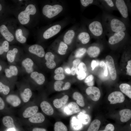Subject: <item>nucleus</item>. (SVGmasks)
Wrapping results in <instances>:
<instances>
[{"instance_id": "f257e3e1", "label": "nucleus", "mask_w": 131, "mask_h": 131, "mask_svg": "<svg viewBox=\"0 0 131 131\" xmlns=\"http://www.w3.org/2000/svg\"><path fill=\"white\" fill-rule=\"evenodd\" d=\"M101 22L105 35L115 33L127 32L129 24L122 18L115 17L105 12L102 14Z\"/></svg>"}, {"instance_id": "f03ea898", "label": "nucleus", "mask_w": 131, "mask_h": 131, "mask_svg": "<svg viewBox=\"0 0 131 131\" xmlns=\"http://www.w3.org/2000/svg\"><path fill=\"white\" fill-rule=\"evenodd\" d=\"M87 25L88 31L91 37L98 40L104 38L105 33L101 21L93 19L90 20Z\"/></svg>"}, {"instance_id": "7ed1b4c3", "label": "nucleus", "mask_w": 131, "mask_h": 131, "mask_svg": "<svg viewBox=\"0 0 131 131\" xmlns=\"http://www.w3.org/2000/svg\"><path fill=\"white\" fill-rule=\"evenodd\" d=\"M116 7L121 14L122 18L128 23L129 12L131 8V3L129 0H115ZM129 24V23H128Z\"/></svg>"}, {"instance_id": "20e7f679", "label": "nucleus", "mask_w": 131, "mask_h": 131, "mask_svg": "<svg viewBox=\"0 0 131 131\" xmlns=\"http://www.w3.org/2000/svg\"><path fill=\"white\" fill-rule=\"evenodd\" d=\"M36 12V9L34 5L30 4L28 5L25 9L18 14V18L20 23L22 25L27 24L29 22L30 15H33Z\"/></svg>"}, {"instance_id": "39448f33", "label": "nucleus", "mask_w": 131, "mask_h": 131, "mask_svg": "<svg viewBox=\"0 0 131 131\" xmlns=\"http://www.w3.org/2000/svg\"><path fill=\"white\" fill-rule=\"evenodd\" d=\"M63 9L62 6L59 4H46L42 8V13L46 17L50 19L58 15Z\"/></svg>"}, {"instance_id": "423d86ee", "label": "nucleus", "mask_w": 131, "mask_h": 131, "mask_svg": "<svg viewBox=\"0 0 131 131\" xmlns=\"http://www.w3.org/2000/svg\"><path fill=\"white\" fill-rule=\"evenodd\" d=\"M108 37V42L111 46H114L127 40L129 38L127 32L115 33L106 35Z\"/></svg>"}, {"instance_id": "0eeeda50", "label": "nucleus", "mask_w": 131, "mask_h": 131, "mask_svg": "<svg viewBox=\"0 0 131 131\" xmlns=\"http://www.w3.org/2000/svg\"><path fill=\"white\" fill-rule=\"evenodd\" d=\"M18 94L22 102L24 103H28L33 95V93L29 84H22L18 88Z\"/></svg>"}, {"instance_id": "6e6552de", "label": "nucleus", "mask_w": 131, "mask_h": 131, "mask_svg": "<svg viewBox=\"0 0 131 131\" xmlns=\"http://www.w3.org/2000/svg\"><path fill=\"white\" fill-rule=\"evenodd\" d=\"M10 81L7 79L4 75H0V94L4 98L9 94L11 92L12 88Z\"/></svg>"}, {"instance_id": "1a4fd4ad", "label": "nucleus", "mask_w": 131, "mask_h": 131, "mask_svg": "<svg viewBox=\"0 0 131 131\" xmlns=\"http://www.w3.org/2000/svg\"><path fill=\"white\" fill-rule=\"evenodd\" d=\"M91 37L88 30L82 27L78 30L76 38L77 41L82 44L85 45L90 41Z\"/></svg>"}, {"instance_id": "9d476101", "label": "nucleus", "mask_w": 131, "mask_h": 131, "mask_svg": "<svg viewBox=\"0 0 131 131\" xmlns=\"http://www.w3.org/2000/svg\"><path fill=\"white\" fill-rule=\"evenodd\" d=\"M3 98L7 105L13 107L20 106L23 103L18 94L10 92Z\"/></svg>"}, {"instance_id": "9b49d317", "label": "nucleus", "mask_w": 131, "mask_h": 131, "mask_svg": "<svg viewBox=\"0 0 131 131\" xmlns=\"http://www.w3.org/2000/svg\"><path fill=\"white\" fill-rule=\"evenodd\" d=\"M20 59L21 67L26 74L29 75L34 71V63L30 57H26Z\"/></svg>"}, {"instance_id": "f8f14e48", "label": "nucleus", "mask_w": 131, "mask_h": 131, "mask_svg": "<svg viewBox=\"0 0 131 131\" xmlns=\"http://www.w3.org/2000/svg\"><path fill=\"white\" fill-rule=\"evenodd\" d=\"M38 106L28 105L22 110L21 117L24 120L27 119L38 112Z\"/></svg>"}, {"instance_id": "ddd939ff", "label": "nucleus", "mask_w": 131, "mask_h": 131, "mask_svg": "<svg viewBox=\"0 0 131 131\" xmlns=\"http://www.w3.org/2000/svg\"><path fill=\"white\" fill-rule=\"evenodd\" d=\"M4 72L5 77L10 81V79L16 77L18 74L19 70L16 66L14 64H10L5 68Z\"/></svg>"}, {"instance_id": "4468645a", "label": "nucleus", "mask_w": 131, "mask_h": 131, "mask_svg": "<svg viewBox=\"0 0 131 131\" xmlns=\"http://www.w3.org/2000/svg\"><path fill=\"white\" fill-rule=\"evenodd\" d=\"M61 26L58 24H56L50 27L43 33V36L45 39H49L58 34L61 29Z\"/></svg>"}, {"instance_id": "2eb2a0df", "label": "nucleus", "mask_w": 131, "mask_h": 131, "mask_svg": "<svg viewBox=\"0 0 131 131\" xmlns=\"http://www.w3.org/2000/svg\"><path fill=\"white\" fill-rule=\"evenodd\" d=\"M108 99L110 104H115L123 102L124 100L125 97L121 92L119 91H115L109 95Z\"/></svg>"}, {"instance_id": "dca6fc26", "label": "nucleus", "mask_w": 131, "mask_h": 131, "mask_svg": "<svg viewBox=\"0 0 131 131\" xmlns=\"http://www.w3.org/2000/svg\"><path fill=\"white\" fill-rule=\"evenodd\" d=\"M106 65L107 66L111 78L115 80L116 78V72L113 57L110 55H108L106 57Z\"/></svg>"}, {"instance_id": "f3484780", "label": "nucleus", "mask_w": 131, "mask_h": 131, "mask_svg": "<svg viewBox=\"0 0 131 131\" xmlns=\"http://www.w3.org/2000/svg\"><path fill=\"white\" fill-rule=\"evenodd\" d=\"M28 50L30 53L40 57H43L45 54L43 47L38 44H34L30 46Z\"/></svg>"}, {"instance_id": "a211bd4d", "label": "nucleus", "mask_w": 131, "mask_h": 131, "mask_svg": "<svg viewBox=\"0 0 131 131\" xmlns=\"http://www.w3.org/2000/svg\"><path fill=\"white\" fill-rule=\"evenodd\" d=\"M86 93L93 101H97L99 99L101 94L99 89L96 87H90L86 90Z\"/></svg>"}, {"instance_id": "6ab92c4d", "label": "nucleus", "mask_w": 131, "mask_h": 131, "mask_svg": "<svg viewBox=\"0 0 131 131\" xmlns=\"http://www.w3.org/2000/svg\"><path fill=\"white\" fill-rule=\"evenodd\" d=\"M101 5V8H103L108 12L117 10L116 8L115 0H99Z\"/></svg>"}, {"instance_id": "aec40b11", "label": "nucleus", "mask_w": 131, "mask_h": 131, "mask_svg": "<svg viewBox=\"0 0 131 131\" xmlns=\"http://www.w3.org/2000/svg\"><path fill=\"white\" fill-rule=\"evenodd\" d=\"M19 50L16 48H14L9 50L7 52L6 58L10 64L15 65V63L19 60L17 59V55Z\"/></svg>"}, {"instance_id": "412c9836", "label": "nucleus", "mask_w": 131, "mask_h": 131, "mask_svg": "<svg viewBox=\"0 0 131 131\" xmlns=\"http://www.w3.org/2000/svg\"><path fill=\"white\" fill-rule=\"evenodd\" d=\"M78 30L71 29L68 30L64 35L63 41L67 45L71 44L76 38Z\"/></svg>"}, {"instance_id": "4be33fe9", "label": "nucleus", "mask_w": 131, "mask_h": 131, "mask_svg": "<svg viewBox=\"0 0 131 131\" xmlns=\"http://www.w3.org/2000/svg\"><path fill=\"white\" fill-rule=\"evenodd\" d=\"M81 110L77 104L74 102H70L64 108V111L67 115H70L79 112Z\"/></svg>"}, {"instance_id": "5701e85b", "label": "nucleus", "mask_w": 131, "mask_h": 131, "mask_svg": "<svg viewBox=\"0 0 131 131\" xmlns=\"http://www.w3.org/2000/svg\"><path fill=\"white\" fill-rule=\"evenodd\" d=\"M0 33L5 40L8 42H11L14 39V35L4 24H2L0 25Z\"/></svg>"}, {"instance_id": "b1692460", "label": "nucleus", "mask_w": 131, "mask_h": 131, "mask_svg": "<svg viewBox=\"0 0 131 131\" xmlns=\"http://www.w3.org/2000/svg\"><path fill=\"white\" fill-rule=\"evenodd\" d=\"M29 78L39 85H41L44 82L45 78L42 73L34 71L29 74Z\"/></svg>"}, {"instance_id": "393cba45", "label": "nucleus", "mask_w": 131, "mask_h": 131, "mask_svg": "<svg viewBox=\"0 0 131 131\" xmlns=\"http://www.w3.org/2000/svg\"><path fill=\"white\" fill-rule=\"evenodd\" d=\"M15 119L12 115H6L2 119L3 125L8 128H15Z\"/></svg>"}, {"instance_id": "a878e982", "label": "nucleus", "mask_w": 131, "mask_h": 131, "mask_svg": "<svg viewBox=\"0 0 131 131\" xmlns=\"http://www.w3.org/2000/svg\"><path fill=\"white\" fill-rule=\"evenodd\" d=\"M44 57L46 61L45 64L46 67L49 69L54 68L56 66L54 60L55 56L51 52H48L45 54Z\"/></svg>"}, {"instance_id": "bb28decb", "label": "nucleus", "mask_w": 131, "mask_h": 131, "mask_svg": "<svg viewBox=\"0 0 131 131\" xmlns=\"http://www.w3.org/2000/svg\"><path fill=\"white\" fill-rule=\"evenodd\" d=\"M40 107L42 111L46 115H52L54 110L50 104L47 101L44 100L40 104Z\"/></svg>"}, {"instance_id": "cd10ccee", "label": "nucleus", "mask_w": 131, "mask_h": 131, "mask_svg": "<svg viewBox=\"0 0 131 131\" xmlns=\"http://www.w3.org/2000/svg\"><path fill=\"white\" fill-rule=\"evenodd\" d=\"M45 118L44 115L40 112H37L27 120L29 123H39L43 122Z\"/></svg>"}, {"instance_id": "c85d7f7f", "label": "nucleus", "mask_w": 131, "mask_h": 131, "mask_svg": "<svg viewBox=\"0 0 131 131\" xmlns=\"http://www.w3.org/2000/svg\"><path fill=\"white\" fill-rule=\"evenodd\" d=\"M12 111L9 108L4 99L0 96V114L5 115H11Z\"/></svg>"}, {"instance_id": "c756f323", "label": "nucleus", "mask_w": 131, "mask_h": 131, "mask_svg": "<svg viewBox=\"0 0 131 131\" xmlns=\"http://www.w3.org/2000/svg\"><path fill=\"white\" fill-rule=\"evenodd\" d=\"M100 47L97 45H92L89 47L87 49V54L91 57H96L99 54L101 51Z\"/></svg>"}, {"instance_id": "7c9ffc66", "label": "nucleus", "mask_w": 131, "mask_h": 131, "mask_svg": "<svg viewBox=\"0 0 131 131\" xmlns=\"http://www.w3.org/2000/svg\"><path fill=\"white\" fill-rule=\"evenodd\" d=\"M9 43L6 40L0 42V56L3 58H6V54L9 50Z\"/></svg>"}, {"instance_id": "2f4dec72", "label": "nucleus", "mask_w": 131, "mask_h": 131, "mask_svg": "<svg viewBox=\"0 0 131 131\" xmlns=\"http://www.w3.org/2000/svg\"><path fill=\"white\" fill-rule=\"evenodd\" d=\"M68 99V96L67 95H65L60 98L55 99L53 102V105L57 108H60L66 104Z\"/></svg>"}, {"instance_id": "473e14b6", "label": "nucleus", "mask_w": 131, "mask_h": 131, "mask_svg": "<svg viewBox=\"0 0 131 131\" xmlns=\"http://www.w3.org/2000/svg\"><path fill=\"white\" fill-rule=\"evenodd\" d=\"M121 116L120 120L123 122H125L130 120L131 117V111L126 109L120 110L119 112Z\"/></svg>"}, {"instance_id": "72a5a7b5", "label": "nucleus", "mask_w": 131, "mask_h": 131, "mask_svg": "<svg viewBox=\"0 0 131 131\" xmlns=\"http://www.w3.org/2000/svg\"><path fill=\"white\" fill-rule=\"evenodd\" d=\"M73 99L76 100V103L80 106H84L85 105L84 98L82 95L80 93L75 92H74L73 95Z\"/></svg>"}, {"instance_id": "f704fd0d", "label": "nucleus", "mask_w": 131, "mask_h": 131, "mask_svg": "<svg viewBox=\"0 0 131 131\" xmlns=\"http://www.w3.org/2000/svg\"><path fill=\"white\" fill-rule=\"evenodd\" d=\"M119 88L122 92L131 98V87L130 85L126 83H122L120 85Z\"/></svg>"}, {"instance_id": "c9c22d12", "label": "nucleus", "mask_w": 131, "mask_h": 131, "mask_svg": "<svg viewBox=\"0 0 131 131\" xmlns=\"http://www.w3.org/2000/svg\"><path fill=\"white\" fill-rule=\"evenodd\" d=\"M15 36L16 39L20 43L23 44L26 42V39L23 35L22 30L21 29L18 28L16 30Z\"/></svg>"}, {"instance_id": "e433bc0d", "label": "nucleus", "mask_w": 131, "mask_h": 131, "mask_svg": "<svg viewBox=\"0 0 131 131\" xmlns=\"http://www.w3.org/2000/svg\"><path fill=\"white\" fill-rule=\"evenodd\" d=\"M68 48V46L63 41H60L59 42L57 47V52L60 55H64L66 54Z\"/></svg>"}, {"instance_id": "4c0bfd02", "label": "nucleus", "mask_w": 131, "mask_h": 131, "mask_svg": "<svg viewBox=\"0 0 131 131\" xmlns=\"http://www.w3.org/2000/svg\"><path fill=\"white\" fill-rule=\"evenodd\" d=\"M80 1L81 5L83 7H87L91 5H96L101 7L99 0H81Z\"/></svg>"}, {"instance_id": "58836bf2", "label": "nucleus", "mask_w": 131, "mask_h": 131, "mask_svg": "<svg viewBox=\"0 0 131 131\" xmlns=\"http://www.w3.org/2000/svg\"><path fill=\"white\" fill-rule=\"evenodd\" d=\"M78 119L80 122L86 125L90 121V118L87 114L81 113L78 115Z\"/></svg>"}, {"instance_id": "ea45409f", "label": "nucleus", "mask_w": 131, "mask_h": 131, "mask_svg": "<svg viewBox=\"0 0 131 131\" xmlns=\"http://www.w3.org/2000/svg\"><path fill=\"white\" fill-rule=\"evenodd\" d=\"M100 124L101 122L99 120H94L91 123L87 131H97Z\"/></svg>"}, {"instance_id": "a19ab883", "label": "nucleus", "mask_w": 131, "mask_h": 131, "mask_svg": "<svg viewBox=\"0 0 131 131\" xmlns=\"http://www.w3.org/2000/svg\"><path fill=\"white\" fill-rule=\"evenodd\" d=\"M82 123L78 119L74 117L71 121V125L73 128L75 130L80 129L82 127Z\"/></svg>"}, {"instance_id": "79ce46f5", "label": "nucleus", "mask_w": 131, "mask_h": 131, "mask_svg": "<svg viewBox=\"0 0 131 131\" xmlns=\"http://www.w3.org/2000/svg\"><path fill=\"white\" fill-rule=\"evenodd\" d=\"M54 131H67L66 126L62 122L58 121L55 123L54 125Z\"/></svg>"}, {"instance_id": "37998d69", "label": "nucleus", "mask_w": 131, "mask_h": 131, "mask_svg": "<svg viewBox=\"0 0 131 131\" xmlns=\"http://www.w3.org/2000/svg\"><path fill=\"white\" fill-rule=\"evenodd\" d=\"M87 49L85 48H80L77 49L75 51L74 56L76 58H80L86 53Z\"/></svg>"}, {"instance_id": "c03bdc74", "label": "nucleus", "mask_w": 131, "mask_h": 131, "mask_svg": "<svg viewBox=\"0 0 131 131\" xmlns=\"http://www.w3.org/2000/svg\"><path fill=\"white\" fill-rule=\"evenodd\" d=\"M80 62V60L78 59L74 60L73 61V65L71 71V74L73 75L75 74L77 67Z\"/></svg>"}, {"instance_id": "a18cd8bd", "label": "nucleus", "mask_w": 131, "mask_h": 131, "mask_svg": "<svg viewBox=\"0 0 131 131\" xmlns=\"http://www.w3.org/2000/svg\"><path fill=\"white\" fill-rule=\"evenodd\" d=\"M87 68L85 64L83 62L80 63L79 65L76 72L77 75L85 72Z\"/></svg>"}, {"instance_id": "49530a36", "label": "nucleus", "mask_w": 131, "mask_h": 131, "mask_svg": "<svg viewBox=\"0 0 131 131\" xmlns=\"http://www.w3.org/2000/svg\"><path fill=\"white\" fill-rule=\"evenodd\" d=\"M64 83V82L61 80L56 81L54 85V88L55 90L57 91L62 90V86Z\"/></svg>"}, {"instance_id": "de8ad7c7", "label": "nucleus", "mask_w": 131, "mask_h": 131, "mask_svg": "<svg viewBox=\"0 0 131 131\" xmlns=\"http://www.w3.org/2000/svg\"><path fill=\"white\" fill-rule=\"evenodd\" d=\"M100 66L103 68L104 70V74L105 76H107L108 75V71L107 66L104 61H101L99 63Z\"/></svg>"}, {"instance_id": "09e8293b", "label": "nucleus", "mask_w": 131, "mask_h": 131, "mask_svg": "<svg viewBox=\"0 0 131 131\" xmlns=\"http://www.w3.org/2000/svg\"><path fill=\"white\" fill-rule=\"evenodd\" d=\"M7 66L5 62L0 59V75L2 74L5 68Z\"/></svg>"}, {"instance_id": "8fccbe9b", "label": "nucleus", "mask_w": 131, "mask_h": 131, "mask_svg": "<svg viewBox=\"0 0 131 131\" xmlns=\"http://www.w3.org/2000/svg\"><path fill=\"white\" fill-rule=\"evenodd\" d=\"M114 126L111 124L109 123L106 125L104 130L99 131H114Z\"/></svg>"}, {"instance_id": "3c124183", "label": "nucleus", "mask_w": 131, "mask_h": 131, "mask_svg": "<svg viewBox=\"0 0 131 131\" xmlns=\"http://www.w3.org/2000/svg\"><path fill=\"white\" fill-rule=\"evenodd\" d=\"M65 76L64 74H56L54 76V79L57 81L61 80L64 79Z\"/></svg>"}, {"instance_id": "603ef678", "label": "nucleus", "mask_w": 131, "mask_h": 131, "mask_svg": "<svg viewBox=\"0 0 131 131\" xmlns=\"http://www.w3.org/2000/svg\"><path fill=\"white\" fill-rule=\"evenodd\" d=\"M127 69V74L130 75H131V60L127 62V65L126 66Z\"/></svg>"}, {"instance_id": "864d4df0", "label": "nucleus", "mask_w": 131, "mask_h": 131, "mask_svg": "<svg viewBox=\"0 0 131 131\" xmlns=\"http://www.w3.org/2000/svg\"><path fill=\"white\" fill-rule=\"evenodd\" d=\"M99 62L98 61L93 60L92 61L91 64V66L92 70H93L95 68L99 65Z\"/></svg>"}, {"instance_id": "5fc2aeb1", "label": "nucleus", "mask_w": 131, "mask_h": 131, "mask_svg": "<svg viewBox=\"0 0 131 131\" xmlns=\"http://www.w3.org/2000/svg\"><path fill=\"white\" fill-rule=\"evenodd\" d=\"M56 74H63L64 73L63 69L61 67H59L57 68L54 71Z\"/></svg>"}, {"instance_id": "6e6d98bb", "label": "nucleus", "mask_w": 131, "mask_h": 131, "mask_svg": "<svg viewBox=\"0 0 131 131\" xmlns=\"http://www.w3.org/2000/svg\"><path fill=\"white\" fill-rule=\"evenodd\" d=\"M71 84L70 83L68 82H66L62 88V90H64L69 89L70 88Z\"/></svg>"}, {"instance_id": "4d7b16f0", "label": "nucleus", "mask_w": 131, "mask_h": 131, "mask_svg": "<svg viewBox=\"0 0 131 131\" xmlns=\"http://www.w3.org/2000/svg\"><path fill=\"white\" fill-rule=\"evenodd\" d=\"M86 76V74L84 72L77 75V77L79 80H82L85 78Z\"/></svg>"}, {"instance_id": "13d9d810", "label": "nucleus", "mask_w": 131, "mask_h": 131, "mask_svg": "<svg viewBox=\"0 0 131 131\" xmlns=\"http://www.w3.org/2000/svg\"><path fill=\"white\" fill-rule=\"evenodd\" d=\"M94 77L92 74H90L88 76L85 80V82L86 83L89 82L93 80Z\"/></svg>"}, {"instance_id": "bf43d9fd", "label": "nucleus", "mask_w": 131, "mask_h": 131, "mask_svg": "<svg viewBox=\"0 0 131 131\" xmlns=\"http://www.w3.org/2000/svg\"><path fill=\"white\" fill-rule=\"evenodd\" d=\"M32 131H46V130L44 128L36 127L33 128Z\"/></svg>"}, {"instance_id": "052dcab7", "label": "nucleus", "mask_w": 131, "mask_h": 131, "mask_svg": "<svg viewBox=\"0 0 131 131\" xmlns=\"http://www.w3.org/2000/svg\"><path fill=\"white\" fill-rule=\"evenodd\" d=\"M94 81L93 80L86 83L88 86H93L94 85Z\"/></svg>"}, {"instance_id": "680f3d73", "label": "nucleus", "mask_w": 131, "mask_h": 131, "mask_svg": "<svg viewBox=\"0 0 131 131\" xmlns=\"http://www.w3.org/2000/svg\"><path fill=\"white\" fill-rule=\"evenodd\" d=\"M65 71L68 74H70L71 73V71L70 69L69 68L66 69L65 70Z\"/></svg>"}, {"instance_id": "e2e57ef3", "label": "nucleus", "mask_w": 131, "mask_h": 131, "mask_svg": "<svg viewBox=\"0 0 131 131\" xmlns=\"http://www.w3.org/2000/svg\"><path fill=\"white\" fill-rule=\"evenodd\" d=\"M6 131H16L15 128H8Z\"/></svg>"}, {"instance_id": "0e129e2a", "label": "nucleus", "mask_w": 131, "mask_h": 131, "mask_svg": "<svg viewBox=\"0 0 131 131\" xmlns=\"http://www.w3.org/2000/svg\"><path fill=\"white\" fill-rule=\"evenodd\" d=\"M3 8V7L2 4L0 3V13L2 11Z\"/></svg>"}, {"instance_id": "69168bd1", "label": "nucleus", "mask_w": 131, "mask_h": 131, "mask_svg": "<svg viewBox=\"0 0 131 131\" xmlns=\"http://www.w3.org/2000/svg\"></svg>"}]
</instances>
